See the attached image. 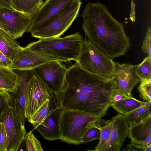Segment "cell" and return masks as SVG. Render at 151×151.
Here are the masks:
<instances>
[{"label":"cell","instance_id":"1","mask_svg":"<svg viewBox=\"0 0 151 151\" xmlns=\"http://www.w3.org/2000/svg\"><path fill=\"white\" fill-rule=\"evenodd\" d=\"M113 78L89 72L76 62L67 68L59 91L54 94L62 110H78L104 116L116 88Z\"/></svg>","mask_w":151,"mask_h":151},{"label":"cell","instance_id":"2","mask_svg":"<svg viewBox=\"0 0 151 151\" xmlns=\"http://www.w3.org/2000/svg\"><path fill=\"white\" fill-rule=\"evenodd\" d=\"M82 27L88 40L111 58L124 55L130 47L122 23L99 2H89L81 14Z\"/></svg>","mask_w":151,"mask_h":151},{"label":"cell","instance_id":"3","mask_svg":"<svg viewBox=\"0 0 151 151\" xmlns=\"http://www.w3.org/2000/svg\"><path fill=\"white\" fill-rule=\"evenodd\" d=\"M84 40L81 34L77 32L61 38L40 39L26 46L53 56L61 62H76Z\"/></svg>","mask_w":151,"mask_h":151},{"label":"cell","instance_id":"4","mask_svg":"<svg viewBox=\"0 0 151 151\" xmlns=\"http://www.w3.org/2000/svg\"><path fill=\"white\" fill-rule=\"evenodd\" d=\"M101 118L79 110H62L59 123L60 139L69 144H82L84 134Z\"/></svg>","mask_w":151,"mask_h":151},{"label":"cell","instance_id":"5","mask_svg":"<svg viewBox=\"0 0 151 151\" xmlns=\"http://www.w3.org/2000/svg\"><path fill=\"white\" fill-rule=\"evenodd\" d=\"M76 62L89 72L107 78L113 77L115 62L86 38Z\"/></svg>","mask_w":151,"mask_h":151},{"label":"cell","instance_id":"6","mask_svg":"<svg viewBox=\"0 0 151 151\" xmlns=\"http://www.w3.org/2000/svg\"><path fill=\"white\" fill-rule=\"evenodd\" d=\"M82 3L81 0H74L62 12L41 27L31 32L32 36L39 39L60 37L77 17Z\"/></svg>","mask_w":151,"mask_h":151},{"label":"cell","instance_id":"7","mask_svg":"<svg viewBox=\"0 0 151 151\" xmlns=\"http://www.w3.org/2000/svg\"><path fill=\"white\" fill-rule=\"evenodd\" d=\"M52 93L47 86L35 73L27 81L25 91V118L30 120Z\"/></svg>","mask_w":151,"mask_h":151},{"label":"cell","instance_id":"8","mask_svg":"<svg viewBox=\"0 0 151 151\" xmlns=\"http://www.w3.org/2000/svg\"><path fill=\"white\" fill-rule=\"evenodd\" d=\"M25 118L20 110L10 106L1 121L6 134L7 151L18 150L26 134Z\"/></svg>","mask_w":151,"mask_h":151},{"label":"cell","instance_id":"9","mask_svg":"<svg viewBox=\"0 0 151 151\" xmlns=\"http://www.w3.org/2000/svg\"><path fill=\"white\" fill-rule=\"evenodd\" d=\"M35 13L26 14L12 9L0 8V28L15 40L19 38L27 32Z\"/></svg>","mask_w":151,"mask_h":151},{"label":"cell","instance_id":"10","mask_svg":"<svg viewBox=\"0 0 151 151\" xmlns=\"http://www.w3.org/2000/svg\"><path fill=\"white\" fill-rule=\"evenodd\" d=\"M53 61L61 62L53 56L26 46L22 47L19 50L15 58L8 67L12 70L24 71L33 70L41 64Z\"/></svg>","mask_w":151,"mask_h":151},{"label":"cell","instance_id":"11","mask_svg":"<svg viewBox=\"0 0 151 151\" xmlns=\"http://www.w3.org/2000/svg\"><path fill=\"white\" fill-rule=\"evenodd\" d=\"M74 0H46L36 12L27 32L31 33L41 27L67 9Z\"/></svg>","mask_w":151,"mask_h":151},{"label":"cell","instance_id":"12","mask_svg":"<svg viewBox=\"0 0 151 151\" xmlns=\"http://www.w3.org/2000/svg\"><path fill=\"white\" fill-rule=\"evenodd\" d=\"M60 62L58 61L48 62L33 69L54 94L59 91L68 68Z\"/></svg>","mask_w":151,"mask_h":151},{"label":"cell","instance_id":"13","mask_svg":"<svg viewBox=\"0 0 151 151\" xmlns=\"http://www.w3.org/2000/svg\"><path fill=\"white\" fill-rule=\"evenodd\" d=\"M50 107L43 120L35 128L46 140L60 139V119L62 109L58 105L52 93L50 98Z\"/></svg>","mask_w":151,"mask_h":151},{"label":"cell","instance_id":"14","mask_svg":"<svg viewBox=\"0 0 151 151\" xmlns=\"http://www.w3.org/2000/svg\"><path fill=\"white\" fill-rule=\"evenodd\" d=\"M136 65L115 62L113 78L116 84L117 89L129 97H132L131 91L142 80L136 74Z\"/></svg>","mask_w":151,"mask_h":151},{"label":"cell","instance_id":"15","mask_svg":"<svg viewBox=\"0 0 151 151\" xmlns=\"http://www.w3.org/2000/svg\"><path fill=\"white\" fill-rule=\"evenodd\" d=\"M109 136L98 151H119L128 136L129 126L124 115L118 114L112 118Z\"/></svg>","mask_w":151,"mask_h":151},{"label":"cell","instance_id":"16","mask_svg":"<svg viewBox=\"0 0 151 151\" xmlns=\"http://www.w3.org/2000/svg\"><path fill=\"white\" fill-rule=\"evenodd\" d=\"M128 136L138 148L145 150L151 143V116L139 123L129 126Z\"/></svg>","mask_w":151,"mask_h":151},{"label":"cell","instance_id":"17","mask_svg":"<svg viewBox=\"0 0 151 151\" xmlns=\"http://www.w3.org/2000/svg\"><path fill=\"white\" fill-rule=\"evenodd\" d=\"M22 80L13 70L0 65V88L9 92L15 93Z\"/></svg>","mask_w":151,"mask_h":151},{"label":"cell","instance_id":"18","mask_svg":"<svg viewBox=\"0 0 151 151\" xmlns=\"http://www.w3.org/2000/svg\"><path fill=\"white\" fill-rule=\"evenodd\" d=\"M19 43L0 28V51L12 61L21 48Z\"/></svg>","mask_w":151,"mask_h":151},{"label":"cell","instance_id":"19","mask_svg":"<svg viewBox=\"0 0 151 151\" xmlns=\"http://www.w3.org/2000/svg\"><path fill=\"white\" fill-rule=\"evenodd\" d=\"M146 102L139 101L132 97L112 104L110 106L117 112L124 115L144 105Z\"/></svg>","mask_w":151,"mask_h":151},{"label":"cell","instance_id":"20","mask_svg":"<svg viewBox=\"0 0 151 151\" xmlns=\"http://www.w3.org/2000/svg\"><path fill=\"white\" fill-rule=\"evenodd\" d=\"M13 8L26 14H33L43 4V0H10Z\"/></svg>","mask_w":151,"mask_h":151},{"label":"cell","instance_id":"21","mask_svg":"<svg viewBox=\"0 0 151 151\" xmlns=\"http://www.w3.org/2000/svg\"><path fill=\"white\" fill-rule=\"evenodd\" d=\"M151 101H147L146 104L129 114L124 115L129 126L137 124L148 116H151L150 111Z\"/></svg>","mask_w":151,"mask_h":151},{"label":"cell","instance_id":"22","mask_svg":"<svg viewBox=\"0 0 151 151\" xmlns=\"http://www.w3.org/2000/svg\"><path fill=\"white\" fill-rule=\"evenodd\" d=\"M135 73L142 80L151 79V56H148L136 65Z\"/></svg>","mask_w":151,"mask_h":151},{"label":"cell","instance_id":"23","mask_svg":"<svg viewBox=\"0 0 151 151\" xmlns=\"http://www.w3.org/2000/svg\"><path fill=\"white\" fill-rule=\"evenodd\" d=\"M50 98L46 100L39 108L35 113L28 121L35 128L44 119L50 107Z\"/></svg>","mask_w":151,"mask_h":151},{"label":"cell","instance_id":"24","mask_svg":"<svg viewBox=\"0 0 151 151\" xmlns=\"http://www.w3.org/2000/svg\"><path fill=\"white\" fill-rule=\"evenodd\" d=\"M103 120L101 118L94 125L87 131L82 138V143L99 139L101 136L100 127Z\"/></svg>","mask_w":151,"mask_h":151},{"label":"cell","instance_id":"25","mask_svg":"<svg viewBox=\"0 0 151 151\" xmlns=\"http://www.w3.org/2000/svg\"><path fill=\"white\" fill-rule=\"evenodd\" d=\"M113 123L112 118L110 120L103 119L100 127V137L94 151H98L108 138Z\"/></svg>","mask_w":151,"mask_h":151},{"label":"cell","instance_id":"26","mask_svg":"<svg viewBox=\"0 0 151 151\" xmlns=\"http://www.w3.org/2000/svg\"><path fill=\"white\" fill-rule=\"evenodd\" d=\"M24 140L28 151H42L43 149L41 143L35 136L32 131L26 133Z\"/></svg>","mask_w":151,"mask_h":151},{"label":"cell","instance_id":"27","mask_svg":"<svg viewBox=\"0 0 151 151\" xmlns=\"http://www.w3.org/2000/svg\"><path fill=\"white\" fill-rule=\"evenodd\" d=\"M137 89L140 99L146 101H151V79L140 81Z\"/></svg>","mask_w":151,"mask_h":151},{"label":"cell","instance_id":"28","mask_svg":"<svg viewBox=\"0 0 151 151\" xmlns=\"http://www.w3.org/2000/svg\"><path fill=\"white\" fill-rule=\"evenodd\" d=\"M9 92L0 95V122L2 120L6 112L10 106Z\"/></svg>","mask_w":151,"mask_h":151},{"label":"cell","instance_id":"29","mask_svg":"<svg viewBox=\"0 0 151 151\" xmlns=\"http://www.w3.org/2000/svg\"><path fill=\"white\" fill-rule=\"evenodd\" d=\"M142 51L148 56H151V28L148 27L145 36L142 47Z\"/></svg>","mask_w":151,"mask_h":151},{"label":"cell","instance_id":"30","mask_svg":"<svg viewBox=\"0 0 151 151\" xmlns=\"http://www.w3.org/2000/svg\"><path fill=\"white\" fill-rule=\"evenodd\" d=\"M0 151H7L6 134L3 122H0Z\"/></svg>","mask_w":151,"mask_h":151},{"label":"cell","instance_id":"31","mask_svg":"<svg viewBox=\"0 0 151 151\" xmlns=\"http://www.w3.org/2000/svg\"><path fill=\"white\" fill-rule=\"evenodd\" d=\"M132 97H129L119 92L116 88L111 97V105L112 104L120 101L124 99Z\"/></svg>","mask_w":151,"mask_h":151},{"label":"cell","instance_id":"32","mask_svg":"<svg viewBox=\"0 0 151 151\" xmlns=\"http://www.w3.org/2000/svg\"><path fill=\"white\" fill-rule=\"evenodd\" d=\"M12 60L0 51V65L8 67L12 63Z\"/></svg>","mask_w":151,"mask_h":151},{"label":"cell","instance_id":"33","mask_svg":"<svg viewBox=\"0 0 151 151\" xmlns=\"http://www.w3.org/2000/svg\"><path fill=\"white\" fill-rule=\"evenodd\" d=\"M124 151H144L141 149L137 147L132 143L130 142V144L127 145V147L122 150Z\"/></svg>","mask_w":151,"mask_h":151},{"label":"cell","instance_id":"34","mask_svg":"<svg viewBox=\"0 0 151 151\" xmlns=\"http://www.w3.org/2000/svg\"><path fill=\"white\" fill-rule=\"evenodd\" d=\"M1 8L13 9L10 0H0V8Z\"/></svg>","mask_w":151,"mask_h":151},{"label":"cell","instance_id":"35","mask_svg":"<svg viewBox=\"0 0 151 151\" xmlns=\"http://www.w3.org/2000/svg\"><path fill=\"white\" fill-rule=\"evenodd\" d=\"M7 92L6 90L0 88V95L4 94Z\"/></svg>","mask_w":151,"mask_h":151},{"label":"cell","instance_id":"36","mask_svg":"<svg viewBox=\"0 0 151 151\" xmlns=\"http://www.w3.org/2000/svg\"><path fill=\"white\" fill-rule=\"evenodd\" d=\"M151 151V143L149 144L146 147L145 150V151Z\"/></svg>","mask_w":151,"mask_h":151}]
</instances>
